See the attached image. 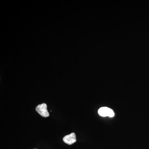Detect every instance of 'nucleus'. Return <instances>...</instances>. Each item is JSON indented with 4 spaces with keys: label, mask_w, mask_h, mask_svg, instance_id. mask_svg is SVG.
Instances as JSON below:
<instances>
[{
    "label": "nucleus",
    "mask_w": 149,
    "mask_h": 149,
    "mask_svg": "<svg viewBox=\"0 0 149 149\" xmlns=\"http://www.w3.org/2000/svg\"><path fill=\"white\" fill-rule=\"evenodd\" d=\"M98 112L100 116L103 117L109 116L110 117H113L114 116V113L113 110L107 107L100 108L99 109Z\"/></svg>",
    "instance_id": "1"
},
{
    "label": "nucleus",
    "mask_w": 149,
    "mask_h": 149,
    "mask_svg": "<svg viewBox=\"0 0 149 149\" xmlns=\"http://www.w3.org/2000/svg\"><path fill=\"white\" fill-rule=\"evenodd\" d=\"M36 111L44 117H48L49 116V112L47 109V105L43 103L37 106L36 108Z\"/></svg>",
    "instance_id": "2"
},
{
    "label": "nucleus",
    "mask_w": 149,
    "mask_h": 149,
    "mask_svg": "<svg viewBox=\"0 0 149 149\" xmlns=\"http://www.w3.org/2000/svg\"><path fill=\"white\" fill-rule=\"evenodd\" d=\"M63 141L68 145H71L74 143L76 141V135L75 133H71L69 135L65 136L63 139Z\"/></svg>",
    "instance_id": "3"
}]
</instances>
